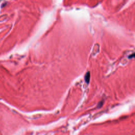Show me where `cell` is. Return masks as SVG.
<instances>
[{"instance_id":"7a4b0ae2","label":"cell","mask_w":135,"mask_h":135,"mask_svg":"<svg viewBox=\"0 0 135 135\" xmlns=\"http://www.w3.org/2000/svg\"><path fill=\"white\" fill-rule=\"evenodd\" d=\"M134 57H135V53H133V54L131 55L129 57V58H134Z\"/></svg>"},{"instance_id":"6da1fadb","label":"cell","mask_w":135,"mask_h":135,"mask_svg":"<svg viewBox=\"0 0 135 135\" xmlns=\"http://www.w3.org/2000/svg\"><path fill=\"white\" fill-rule=\"evenodd\" d=\"M85 80H86V81L87 82H89V80H90V73L89 72H88V73L86 75Z\"/></svg>"}]
</instances>
